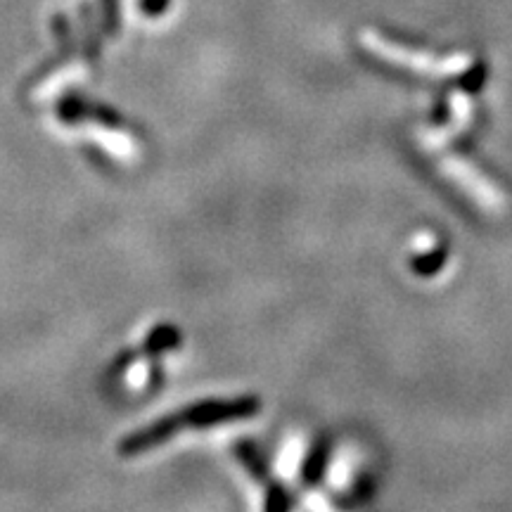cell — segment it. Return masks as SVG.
Returning a JSON list of instances; mask_svg holds the SVG:
<instances>
[{"mask_svg": "<svg viewBox=\"0 0 512 512\" xmlns=\"http://www.w3.org/2000/svg\"><path fill=\"white\" fill-rule=\"evenodd\" d=\"M325 463H328V444H318L313 448V453L306 460L304 465V482L309 484H316L320 477H323V470H325Z\"/></svg>", "mask_w": 512, "mask_h": 512, "instance_id": "6da1fadb", "label": "cell"}, {"mask_svg": "<svg viewBox=\"0 0 512 512\" xmlns=\"http://www.w3.org/2000/svg\"><path fill=\"white\" fill-rule=\"evenodd\" d=\"M444 259H446V249H434V252L427 256H415L411 261V268L420 275H434L437 271H441Z\"/></svg>", "mask_w": 512, "mask_h": 512, "instance_id": "7a4b0ae2", "label": "cell"}, {"mask_svg": "<svg viewBox=\"0 0 512 512\" xmlns=\"http://www.w3.org/2000/svg\"><path fill=\"white\" fill-rule=\"evenodd\" d=\"M465 76H467V79L463 81V83H465V86H467V88H470V91H477V88H479V86H482V83H484L486 69L482 67V64H477V67H472V69H470V72H467Z\"/></svg>", "mask_w": 512, "mask_h": 512, "instance_id": "3957f363", "label": "cell"}]
</instances>
